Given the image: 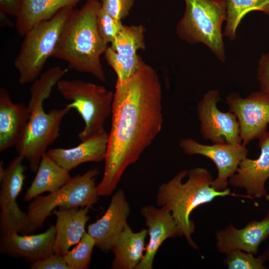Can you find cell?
Here are the masks:
<instances>
[{
	"mask_svg": "<svg viewBox=\"0 0 269 269\" xmlns=\"http://www.w3.org/2000/svg\"><path fill=\"white\" fill-rule=\"evenodd\" d=\"M99 173L98 168H92L72 177L55 192L34 198L28 205L27 214L34 228H41L57 207L91 208L98 200L95 180Z\"/></svg>",
	"mask_w": 269,
	"mask_h": 269,
	"instance_id": "cell-8",
	"label": "cell"
},
{
	"mask_svg": "<svg viewBox=\"0 0 269 269\" xmlns=\"http://www.w3.org/2000/svg\"><path fill=\"white\" fill-rule=\"evenodd\" d=\"M257 78L260 91L269 96V51L261 54L258 62Z\"/></svg>",
	"mask_w": 269,
	"mask_h": 269,
	"instance_id": "cell-31",
	"label": "cell"
},
{
	"mask_svg": "<svg viewBox=\"0 0 269 269\" xmlns=\"http://www.w3.org/2000/svg\"><path fill=\"white\" fill-rule=\"evenodd\" d=\"M84 0H24L22 8L16 17L18 33L24 36L34 25L53 17L62 8L75 6Z\"/></svg>",
	"mask_w": 269,
	"mask_h": 269,
	"instance_id": "cell-22",
	"label": "cell"
},
{
	"mask_svg": "<svg viewBox=\"0 0 269 269\" xmlns=\"http://www.w3.org/2000/svg\"><path fill=\"white\" fill-rule=\"evenodd\" d=\"M259 139V157L256 159L247 157L243 159L236 173L229 179V184L245 189L251 199L265 198L269 200L265 186L269 179V131Z\"/></svg>",
	"mask_w": 269,
	"mask_h": 269,
	"instance_id": "cell-13",
	"label": "cell"
},
{
	"mask_svg": "<svg viewBox=\"0 0 269 269\" xmlns=\"http://www.w3.org/2000/svg\"><path fill=\"white\" fill-rule=\"evenodd\" d=\"M123 25L122 20L110 15L101 6L99 9L96 17L97 28L100 36L106 43L112 42Z\"/></svg>",
	"mask_w": 269,
	"mask_h": 269,
	"instance_id": "cell-29",
	"label": "cell"
},
{
	"mask_svg": "<svg viewBox=\"0 0 269 269\" xmlns=\"http://www.w3.org/2000/svg\"><path fill=\"white\" fill-rule=\"evenodd\" d=\"M104 54L105 59L116 72L117 80L120 81L130 79L146 64L138 54L126 56L117 52L111 47H108Z\"/></svg>",
	"mask_w": 269,
	"mask_h": 269,
	"instance_id": "cell-26",
	"label": "cell"
},
{
	"mask_svg": "<svg viewBox=\"0 0 269 269\" xmlns=\"http://www.w3.org/2000/svg\"><path fill=\"white\" fill-rule=\"evenodd\" d=\"M147 235V229L134 232L127 224L112 248L114 258L111 268L135 269L143 257Z\"/></svg>",
	"mask_w": 269,
	"mask_h": 269,
	"instance_id": "cell-21",
	"label": "cell"
},
{
	"mask_svg": "<svg viewBox=\"0 0 269 269\" xmlns=\"http://www.w3.org/2000/svg\"><path fill=\"white\" fill-rule=\"evenodd\" d=\"M162 88L158 76L145 66L130 79L117 80L112 124L99 196H109L127 168L136 162L160 132Z\"/></svg>",
	"mask_w": 269,
	"mask_h": 269,
	"instance_id": "cell-1",
	"label": "cell"
},
{
	"mask_svg": "<svg viewBox=\"0 0 269 269\" xmlns=\"http://www.w3.org/2000/svg\"><path fill=\"white\" fill-rule=\"evenodd\" d=\"M66 71L60 66L50 68L33 82L30 89L31 96L27 105L29 119L14 146L18 155L28 162L31 171L34 172H36L48 146L59 137L62 121L71 110L66 106L46 113L43 105Z\"/></svg>",
	"mask_w": 269,
	"mask_h": 269,
	"instance_id": "cell-2",
	"label": "cell"
},
{
	"mask_svg": "<svg viewBox=\"0 0 269 269\" xmlns=\"http://www.w3.org/2000/svg\"><path fill=\"white\" fill-rule=\"evenodd\" d=\"M213 180L208 169L195 167L189 171L181 170L168 182L162 183L157 190V205L165 207L171 211L179 236H184L194 249H198V246L191 237L195 229L194 222L190 219L193 210L218 197L233 196L250 199L247 195L231 193L228 188L218 191L212 186Z\"/></svg>",
	"mask_w": 269,
	"mask_h": 269,
	"instance_id": "cell-3",
	"label": "cell"
},
{
	"mask_svg": "<svg viewBox=\"0 0 269 269\" xmlns=\"http://www.w3.org/2000/svg\"><path fill=\"white\" fill-rule=\"evenodd\" d=\"M145 31L142 25H124L111 43V47L121 54L134 56L137 54L138 50L145 48Z\"/></svg>",
	"mask_w": 269,
	"mask_h": 269,
	"instance_id": "cell-25",
	"label": "cell"
},
{
	"mask_svg": "<svg viewBox=\"0 0 269 269\" xmlns=\"http://www.w3.org/2000/svg\"><path fill=\"white\" fill-rule=\"evenodd\" d=\"M108 140L109 134L106 132L81 141L74 147L52 148L46 153L58 165L70 171L82 163L105 160Z\"/></svg>",
	"mask_w": 269,
	"mask_h": 269,
	"instance_id": "cell-19",
	"label": "cell"
},
{
	"mask_svg": "<svg viewBox=\"0 0 269 269\" xmlns=\"http://www.w3.org/2000/svg\"><path fill=\"white\" fill-rule=\"evenodd\" d=\"M269 237V208L260 221H252L242 229L229 224L216 233L217 251L221 253L236 250L256 255L259 246Z\"/></svg>",
	"mask_w": 269,
	"mask_h": 269,
	"instance_id": "cell-17",
	"label": "cell"
},
{
	"mask_svg": "<svg viewBox=\"0 0 269 269\" xmlns=\"http://www.w3.org/2000/svg\"><path fill=\"white\" fill-rule=\"evenodd\" d=\"M23 158L18 155L6 169L0 162V228L1 234L14 231L21 235H29L36 229L31 223L28 215L22 211L16 202L21 192L27 167L22 163Z\"/></svg>",
	"mask_w": 269,
	"mask_h": 269,
	"instance_id": "cell-9",
	"label": "cell"
},
{
	"mask_svg": "<svg viewBox=\"0 0 269 269\" xmlns=\"http://www.w3.org/2000/svg\"><path fill=\"white\" fill-rule=\"evenodd\" d=\"M27 106L12 101L8 91L0 88V151L15 146L29 119Z\"/></svg>",
	"mask_w": 269,
	"mask_h": 269,
	"instance_id": "cell-20",
	"label": "cell"
},
{
	"mask_svg": "<svg viewBox=\"0 0 269 269\" xmlns=\"http://www.w3.org/2000/svg\"><path fill=\"white\" fill-rule=\"evenodd\" d=\"M140 212L145 220L149 240L143 257L135 269H152L160 246L167 239L179 236V230L171 211L165 207L146 205Z\"/></svg>",
	"mask_w": 269,
	"mask_h": 269,
	"instance_id": "cell-16",
	"label": "cell"
},
{
	"mask_svg": "<svg viewBox=\"0 0 269 269\" xmlns=\"http://www.w3.org/2000/svg\"><path fill=\"white\" fill-rule=\"evenodd\" d=\"M63 98L70 102L84 122L78 134L81 141L107 132L104 124L112 115L114 93L103 86L81 80H59L56 86Z\"/></svg>",
	"mask_w": 269,
	"mask_h": 269,
	"instance_id": "cell-7",
	"label": "cell"
},
{
	"mask_svg": "<svg viewBox=\"0 0 269 269\" xmlns=\"http://www.w3.org/2000/svg\"><path fill=\"white\" fill-rule=\"evenodd\" d=\"M227 16L224 35L230 40L236 38L237 29L250 12L260 11L269 15V0H226Z\"/></svg>",
	"mask_w": 269,
	"mask_h": 269,
	"instance_id": "cell-24",
	"label": "cell"
},
{
	"mask_svg": "<svg viewBox=\"0 0 269 269\" xmlns=\"http://www.w3.org/2000/svg\"><path fill=\"white\" fill-rule=\"evenodd\" d=\"M226 255L224 263L229 269H265L266 258L264 253L257 257L240 250L231 251Z\"/></svg>",
	"mask_w": 269,
	"mask_h": 269,
	"instance_id": "cell-28",
	"label": "cell"
},
{
	"mask_svg": "<svg viewBox=\"0 0 269 269\" xmlns=\"http://www.w3.org/2000/svg\"><path fill=\"white\" fill-rule=\"evenodd\" d=\"M221 100L219 91L211 90L197 103V112L200 122L202 137L213 143L242 144L239 125L232 112H223L218 109Z\"/></svg>",
	"mask_w": 269,
	"mask_h": 269,
	"instance_id": "cell-10",
	"label": "cell"
},
{
	"mask_svg": "<svg viewBox=\"0 0 269 269\" xmlns=\"http://www.w3.org/2000/svg\"><path fill=\"white\" fill-rule=\"evenodd\" d=\"M30 269H71L63 256L53 254L45 258L31 264Z\"/></svg>",
	"mask_w": 269,
	"mask_h": 269,
	"instance_id": "cell-32",
	"label": "cell"
},
{
	"mask_svg": "<svg viewBox=\"0 0 269 269\" xmlns=\"http://www.w3.org/2000/svg\"><path fill=\"white\" fill-rule=\"evenodd\" d=\"M95 240L85 232L77 246L63 255L71 269H87L90 266Z\"/></svg>",
	"mask_w": 269,
	"mask_h": 269,
	"instance_id": "cell-27",
	"label": "cell"
},
{
	"mask_svg": "<svg viewBox=\"0 0 269 269\" xmlns=\"http://www.w3.org/2000/svg\"><path fill=\"white\" fill-rule=\"evenodd\" d=\"M6 15L5 13L0 11L1 23H2V25L10 26L11 23V21L7 18Z\"/></svg>",
	"mask_w": 269,
	"mask_h": 269,
	"instance_id": "cell-34",
	"label": "cell"
},
{
	"mask_svg": "<svg viewBox=\"0 0 269 269\" xmlns=\"http://www.w3.org/2000/svg\"><path fill=\"white\" fill-rule=\"evenodd\" d=\"M74 9L72 6L62 8L49 20L34 25L24 36L19 53L14 61L20 84L34 81L47 60L54 56Z\"/></svg>",
	"mask_w": 269,
	"mask_h": 269,
	"instance_id": "cell-5",
	"label": "cell"
},
{
	"mask_svg": "<svg viewBox=\"0 0 269 269\" xmlns=\"http://www.w3.org/2000/svg\"><path fill=\"white\" fill-rule=\"evenodd\" d=\"M130 206L122 189L112 196L105 214L96 222L89 225L87 233L95 240V247L107 253L127 224Z\"/></svg>",
	"mask_w": 269,
	"mask_h": 269,
	"instance_id": "cell-14",
	"label": "cell"
},
{
	"mask_svg": "<svg viewBox=\"0 0 269 269\" xmlns=\"http://www.w3.org/2000/svg\"><path fill=\"white\" fill-rule=\"evenodd\" d=\"M71 178L70 171L58 165L46 153L42 156L35 178L23 200L29 201L44 192H54Z\"/></svg>",
	"mask_w": 269,
	"mask_h": 269,
	"instance_id": "cell-23",
	"label": "cell"
},
{
	"mask_svg": "<svg viewBox=\"0 0 269 269\" xmlns=\"http://www.w3.org/2000/svg\"><path fill=\"white\" fill-rule=\"evenodd\" d=\"M100 7L99 0H87L81 8L74 9L54 57L67 62L68 68L90 74L105 82L100 57L109 46L97 28V14Z\"/></svg>",
	"mask_w": 269,
	"mask_h": 269,
	"instance_id": "cell-4",
	"label": "cell"
},
{
	"mask_svg": "<svg viewBox=\"0 0 269 269\" xmlns=\"http://www.w3.org/2000/svg\"><path fill=\"white\" fill-rule=\"evenodd\" d=\"M185 10L176 27L181 40L202 43L222 62L226 60L222 26L227 16L226 0H184Z\"/></svg>",
	"mask_w": 269,
	"mask_h": 269,
	"instance_id": "cell-6",
	"label": "cell"
},
{
	"mask_svg": "<svg viewBox=\"0 0 269 269\" xmlns=\"http://www.w3.org/2000/svg\"><path fill=\"white\" fill-rule=\"evenodd\" d=\"M229 111L236 117L242 144L247 145L259 139L267 132L269 124V96L259 91L242 98L232 92L226 98Z\"/></svg>",
	"mask_w": 269,
	"mask_h": 269,
	"instance_id": "cell-11",
	"label": "cell"
},
{
	"mask_svg": "<svg viewBox=\"0 0 269 269\" xmlns=\"http://www.w3.org/2000/svg\"><path fill=\"white\" fill-rule=\"evenodd\" d=\"M264 254L266 257V261H267L269 263L268 269H269V244L268 248L266 249L265 252L264 253Z\"/></svg>",
	"mask_w": 269,
	"mask_h": 269,
	"instance_id": "cell-35",
	"label": "cell"
},
{
	"mask_svg": "<svg viewBox=\"0 0 269 269\" xmlns=\"http://www.w3.org/2000/svg\"><path fill=\"white\" fill-rule=\"evenodd\" d=\"M54 226L36 235H21L14 231L1 234L0 252L32 264L54 254Z\"/></svg>",
	"mask_w": 269,
	"mask_h": 269,
	"instance_id": "cell-15",
	"label": "cell"
},
{
	"mask_svg": "<svg viewBox=\"0 0 269 269\" xmlns=\"http://www.w3.org/2000/svg\"><path fill=\"white\" fill-rule=\"evenodd\" d=\"M24 0H0V11L6 15L16 17L19 14Z\"/></svg>",
	"mask_w": 269,
	"mask_h": 269,
	"instance_id": "cell-33",
	"label": "cell"
},
{
	"mask_svg": "<svg viewBox=\"0 0 269 269\" xmlns=\"http://www.w3.org/2000/svg\"><path fill=\"white\" fill-rule=\"evenodd\" d=\"M179 146L187 155H201L212 160L218 174L213 180L212 186L218 191L227 188L229 179L236 173L240 162L247 157L248 153V148L243 144L219 143L204 145L189 138L181 139Z\"/></svg>",
	"mask_w": 269,
	"mask_h": 269,
	"instance_id": "cell-12",
	"label": "cell"
},
{
	"mask_svg": "<svg viewBox=\"0 0 269 269\" xmlns=\"http://www.w3.org/2000/svg\"><path fill=\"white\" fill-rule=\"evenodd\" d=\"M90 208L58 207L52 213L56 217L54 253L63 256L78 244L86 232Z\"/></svg>",
	"mask_w": 269,
	"mask_h": 269,
	"instance_id": "cell-18",
	"label": "cell"
},
{
	"mask_svg": "<svg viewBox=\"0 0 269 269\" xmlns=\"http://www.w3.org/2000/svg\"><path fill=\"white\" fill-rule=\"evenodd\" d=\"M134 0H101V8L116 19L122 20L129 14Z\"/></svg>",
	"mask_w": 269,
	"mask_h": 269,
	"instance_id": "cell-30",
	"label": "cell"
}]
</instances>
